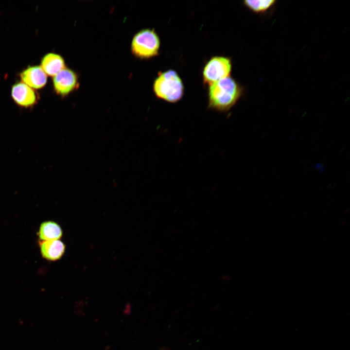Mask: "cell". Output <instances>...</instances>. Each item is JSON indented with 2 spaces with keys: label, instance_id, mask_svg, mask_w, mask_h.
<instances>
[{
  "label": "cell",
  "instance_id": "1",
  "mask_svg": "<svg viewBox=\"0 0 350 350\" xmlns=\"http://www.w3.org/2000/svg\"><path fill=\"white\" fill-rule=\"evenodd\" d=\"M208 108L227 113L243 94L241 86L229 76L209 86Z\"/></svg>",
  "mask_w": 350,
  "mask_h": 350
},
{
  "label": "cell",
  "instance_id": "2",
  "mask_svg": "<svg viewBox=\"0 0 350 350\" xmlns=\"http://www.w3.org/2000/svg\"><path fill=\"white\" fill-rule=\"evenodd\" d=\"M153 90L158 98L175 103L183 97L184 87L178 74L174 70H169L158 74L154 81Z\"/></svg>",
  "mask_w": 350,
  "mask_h": 350
},
{
  "label": "cell",
  "instance_id": "3",
  "mask_svg": "<svg viewBox=\"0 0 350 350\" xmlns=\"http://www.w3.org/2000/svg\"><path fill=\"white\" fill-rule=\"evenodd\" d=\"M160 39L154 29H144L133 36L131 49L134 55L140 59H149L158 55Z\"/></svg>",
  "mask_w": 350,
  "mask_h": 350
},
{
  "label": "cell",
  "instance_id": "4",
  "mask_svg": "<svg viewBox=\"0 0 350 350\" xmlns=\"http://www.w3.org/2000/svg\"><path fill=\"white\" fill-rule=\"evenodd\" d=\"M231 69V61L229 58L223 56H213L203 68V82L210 86L230 76Z\"/></svg>",
  "mask_w": 350,
  "mask_h": 350
},
{
  "label": "cell",
  "instance_id": "5",
  "mask_svg": "<svg viewBox=\"0 0 350 350\" xmlns=\"http://www.w3.org/2000/svg\"><path fill=\"white\" fill-rule=\"evenodd\" d=\"M53 85L58 95L66 96L78 88V76L72 70L65 68L53 76Z\"/></svg>",
  "mask_w": 350,
  "mask_h": 350
},
{
  "label": "cell",
  "instance_id": "6",
  "mask_svg": "<svg viewBox=\"0 0 350 350\" xmlns=\"http://www.w3.org/2000/svg\"><path fill=\"white\" fill-rule=\"evenodd\" d=\"M11 95L18 105L24 107H31L37 101L35 90L23 82H18L13 85Z\"/></svg>",
  "mask_w": 350,
  "mask_h": 350
},
{
  "label": "cell",
  "instance_id": "7",
  "mask_svg": "<svg viewBox=\"0 0 350 350\" xmlns=\"http://www.w3.org/2000/svg\"><path fill=\"white\" fill-rule=\"evenodd\" d=\"M22 82L32 88L39 89L43 87L47 81V74L41 67H29L20 74Z\"/></svg>",
  "mask_w": 350,
  "mask_h": 350
},
{
  "label": "cell",
  "instance_id": "8",
  "mask_svg": "<svg viewBox=\"0 0 350 350\" xmlns=\"http://www.w3.org/2000/svg\"><path fill=\"white\" fill-rule=\"evenodd\" d=\"M41 67L47 75L51 76H55L66 68L63 57L52 52L44 56L41 61Z\"/></svg>",
  "mask_w": 350,
  "mask_h": 350
},
{
  "label": "cell",
  "instance_id": "9",
  "mask_svg": "<svg viewBox=\"0 0 350 350\" xmlns=\"http://www.w3.org/2000/svg\"><path fill=\"white\" fill-rule=\"evenodd\" d=\"M40 247L43 257L49 261L59 260L65 250V244L59 240L42 241Z\"/></svg>",
  "mask_w": 350,
  "mask_h": 350
},
{
  "label": "cell",
  "instance_id": "10",
  "mask_svg": "<svg viewBox=\"0 0 350 350\" xmlns=\"http://www.w3.org/2000/svg\"><path fill=\"white\" fill-rule=\"evenodd\" d=\"M39 237L42 241L59 240L62 235L60 226L53 221L42 223L39 228Z\"/></svg>",
  "mask_w": 350,
  "mask_h": 350
},
{
  "label": "cell",
  "instance_id": "11",
  "mask_svg": "<svg viewBox=\"0 0 350 350\" xmlns=\"http://www.w3.org/2000/svg\"><path fill=\"white\" fill-rule=\"evenodd\" d=\"M275 2L274 0H245L244 4L252 11L261 13L267 11Z\"/></svg>",
  "mask_w": 350,
  "mask_h": 350
}]
</instances>
